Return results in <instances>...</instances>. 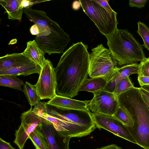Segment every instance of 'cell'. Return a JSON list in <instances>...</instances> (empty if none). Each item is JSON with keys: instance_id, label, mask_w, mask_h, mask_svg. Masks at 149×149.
Returning <instances> with one entry per match:
<instances>
[{"instance_id": "cell-25", "label": "cell", "mask_w": 149, "mask_h": 149, "mask_svg": "<svg viewBox=\"0 0 149 149\" xmlns=\"http://www.w3.org/2000/svg\"><path fill=\"white\" fill-rule=\"evenodd\" d=\"M34 106L33 112L42 120L45 116L48 113L47 105L45 102H42L40 100Z\"/></svg>"}, {"instance_id": "cell-36", "label": "cell", "mask_w": 149, "mask_h": 149, "mask_svg": "<svg viewBox=\"0 0 149 149\" xmlns=\"http://www.w3.org/2000/svg\"><path fill=\"white\" fill-rule=\"evenodd\" d=\"M141 93L143 100L149 108V98L143 94Z\"/></svg>"}, {"instance_id": "cell-30", "label": "cell", "mask_w": 149, "mask_h": 149, "mask_svg": "<svg viewBox=\"0 0 149 149\" xmlns=\"http://www.w3.org/2000/svg\"><path fill=\"white\" fill-rule=\"evenodd\" d=\"M40 1L34 0H21V4L24 8H26L31 7V6L34 4L39 3Z\"/></svg>"}, {"instance_id": "cell-17", "label": "cell", "mask_w": 149, "mask_h": 149, "mask_svg": "<svg viewBox=\"0 0 149 149\" xmlns=\"http://www.w3.org/2000/svg\"><path fill=\"white\" fill-rule=\"evenodd\" d=\"M26 47L23 53L42 67L46 59L45 53L39 47L35 40L28 42Z\"/></svg>"}, {"instance_id": "cell-1", "label": "cell", "mask_w": 149, "mask_h": 149, "mask_svg": "<svg viewBox=\"0 0 149 149\" xmlns=\"http://www.w3.org/2000/svg\"><path fill=\"white\" fill-rule=\"evenodd\" d=\"M87 49V45L78 42L73 44L61 57L54 68L57 95L69 98L78 95L88 75Z\"/></svg>"}, {"instance_id": "cell-5", "label": "cell", "mask_w": 149, "mask_h": 149, "mask_svg": "<svg viewBox=\"0 0 149 149\" xmlns=\"http://www.w3.org/2000/svg\"><path fill=\"white\" fill-rule=\"evenodd\" d=\"M84 13L94 22L100 33L106 37L117 29V13L101 6L96 0H79Z\"/></svg>"}, {"instance_id": "cell-7", "label": "cell", "mask_w": 149, "mask_h": 149, "mask_svg": "<svg viewBox=\"0 0 149 149\" xmlns=\"http://www.w3.org/2000/svg\"><path fill=\"white\" fill-rule=\"evenodd\" d=\"M87 108L93 113L113 116L118 107V95L103 90L93 92Z\"/></svg>"}, {"instance_id": "cell-6", "label": "cell", "mask_w": 149, "mask_h": 149, "mask_svg": "<svg viewBox=\"0 0 149 149\" xmlns=\"http://www.w3.org/2000/svg\"><path fill=\"white\" fill-rule=\"evenodd\" d=\"M117 64L109 49L101 44L89 53L88 75L91 78L104 77L108 82L116 74Z\"/></svg>"}, {"instance_id": "cell-15", "label": "cell", "mask_w": 149, "mask_h": 149, "mask_svg": "<svg viewBox=\"0 0 149 149\" xmlns=\"http://www.w3.org/2000/svg\"><path fill=\"white\" fill-rule=\"evenodd\" d=\"M21 1L20 0H0V3L6 10L5 13H7L9 19L21 20L24 8Z\"/></svg>"}, {"instance_id": "cell-33", "label": "cell", "mask_w": 149, "mask_h": 149, "mask_svg": "<svg viewBox=\"0 0 149 149\" xmlns=\"http://www.w3.org/2000/svg\"><path fill=\"white\" fill-rule=\"evenodd\" d=\"M95 149H122L115 144H111Z\"/></svg>"}, {"instance_id": "cell-27", "label": "cell", "mask_w": 149, "mask_h": 149, "mask_svg": "<svg viewBox=\"0 0 149 149\" xmlns=\"http://www.w3.org/2000/svg\"><path fill=\"white\" fill-rule=\"evenodd\" d=\"M147 0H130L129 4L130 7H135L139 8L145 7Z\"/></svg>"}, {"instance_id": "cell-11", "label": "cell", "mask_w": 149, "mask_h": 149, "mask_svg": "<svg viewBox=\"0 0 149 149\" xmlns=\"http://www.w3.org/2000/svg\"><path fill=\"white\" fill-rule=\"evenodd\" d=\"M42 129L47 144L48 149H70L71 138L63 135L47 120L42 123Z\"/></svg>"}, {"instance_id": "cell-16", "label": "cell", "mask_w": 149, "mask_h": 149, "mask_svg": "<svg viewBox=\"0 0 149 149\" xmlns=\"http://www.w3.org/2000/svg\"><path fill=\"white\" fill-rule=\"evenodd\" d=\"M31 60L22 52L7 54L0 58V70L15 68Z\"/></svg>"}, {"instance_id": "cell-34", "label": "cell", "mask_w": 149, "mask_h": 149, "mask_svg": "<svg viewBox=\"0 0 149 149\" xmlns=\"http://www.w3.org/2000/svg\"><path fill=\"white\" fill-rule=\"evenodd\" d=\"M81 6L80 2L79 1H75L73 2L72 7L73 10H79Z\"/></svg>"}, {"instance_id": "cell-19", "label": "cell", "mask_w": 149, "mask_h": 149, "mask_svg": "<svg viewBox=\"0 0 149 149\" xmlns=\"http://www.w3.org/2000/svg\"><path fill=\"white\" fill-rule=\"evenodd\" d=\"M42 123L39 125L30 134V139L36 149H48L47 144L42 130Z\"/></svg>"}, {"instance_id": "cell-14", "label": "cell", "mask_w": 149, "mask_h": 149, "mask_svg": "<svg viewBox=\"0 0 149 149\" xmlns=\"http://www.w3.org/2000/svg\"><path fill=\"white\" fill-rule=\"evenodd\" d=\"M42 67L31 60L15 67L7 69L0 70V75H11L26 76L33 74H40Z\"/></svg>"}, {"instance_id": "cell-28", "label": "cell", "mask_w": 149, "mask_h": 149, "mask_svg": "<svg viewBox=\"0 0 149 149\" xmlns=\"http://www.w3.org/2000/svg\"><path fill=\"white\" fill-rule=\"evenodd\" d=\"M138 80L140 86H149V77L138 75Z\"/></svg>"}, {"instance_id": "cell-29", "label": "cell", "mask_w": 149, "mask_h": 149, "mask_svg": "<svg viewBox=\"0 0 149 149\" xmlns=\"http://www.w3.org/2000/svg\"><path fill=\"white\" fill-rule=\"evenodd\" d=\"M0 149H16L13 147L10 143L0 138Z\"/></svg>"}, {"instance_id": "cell-26", "label": "cell", "mask_w": 149, "mask_h": 149, "mask_svg": "<svg viewBox=\"0 0 149 149\" xmlns=\"http://www.w3.org/2000/svg\"><path fill=\"white\" fill-rule=\"evenodd\" d=\"M139 76L149 77V57L146 58L139 63Z\"/></svg>"}, {"instance_id": "cell-21", "label": "cell", "mask_w": 149, "mask_h": 149, "mask_svg": "<svg viewBox=\"0 0 149 149\" xmlns=\"http://www.w3.org/2000/svg\"><path fill=\"white\" fill-rule=\"evenodd\" d=\"M23 91L31 106L40 100L35 85L26 81L23 85Z\"/></svg>"}, {"instance_id": "cell-18", "label": "cell", "mask_w": 149, "mask_h": 149, "mask_svg": "<svg viewBox=\"0 0 149 149\" xmlns=\"http://www.w3.org/2000/svg\"><path fill=\"white\" fill-rule=\"evenodd\" d=\"M107 82L106 79L101 77L87 79L82 84L79 91H86L93 93L103 89Z\"/></svg>"}, {"instance_id": "cell-3", "label": "cell", "mask_w": 149, "mask_h": 149, "mask_svg": "<svg viewBox=\"0 0 149 149\" xmlns=\"http://www.w3.org/2000/svg\"><path fill=\"white\" fill-rule=\"evenodd\" d=\"M119 106L126 109L133 119L132 127H127L137 144L149 149V108L139 88L135 87L118 95Z\"/></svg>"}, {"instance_id": "cell-31", "label": "cell", "mask_w": 149, "mask_h": 149, "mask_svg": "<svg viewBox=\"0 0 149 149\" xmlns=\"http://www.w3.org/2000/svg\"><path fill=\"white\" fill-rule=\"evenodd\" d=\"M96 1L99 3L101 6L109 10L112 11L113 10L109 6L108 1L107 0H96Z\"/></svg>"}, {"instance_id": "cell-20", "label": "cell", "mask_w": 149, "mask_h": 149, "mask_svg": "<svg viewBox=\"0 0 149 149\" xmlns=\"http://www.w3.org/2000/svg\"><path fill=\"white\" fill-rule=\"evenodd\" d=\"M24 82L17 76L11 75H0V86L23 91L21 86Z\"/></svg>"}, {"instance_id": "cell-12", "label": "cell", "mask_w": 149, "mask_h": 149, "mask_svg": "<svg viewBox=\"0 0 149 149\" xmlns=\"http://www.w3.org/2000/svg\"><path fill=\"white\" fill-rule=\"evenodd\" d=\"M90 100L80 101L56 95L47 102V105L58 109H68L83 110H88L87 105Z\"/></svg>"}, {"instance_id": "cell-8", "label": "cell", "mask_w": 149, "mask_h": 149, "mask_svg": "<svg viewBox=\"0 0 149 149\" xmlns=\"http://www.w3.org/2000/svg\"><path fill=\"white\" fill-rule=\"evenodd\" d=\"M35 85L40 100H51L56 95L54 68L49 60H46Z\"/></svg>"}, {"instance_id": "cell-23", "label": "cell", "mask_w": 149, "mask_h": 149, "mask_svg": "<svg viewBox=\"0 0 149 149\" xmlns=\"http://www.w3.org/2000/svg\"><path fill=\"white\" fill-rule=\"evenodd\" d=\"M137 33L143 41V46L149 51V28L144 23L138 21Z\"/></svg>"}, {"instance_id": "cell-4", "label": "cell", "mask_w": 149, "mask_h": 149, "mask_svg": "<svg viewBox=\"0 0 149 149\" xmlns=\"http://www.w3.org/2000/svg\"><path fill=\"white\" fill-rule=\"evenodd\" d=\"M106 38L109 49L114 60L119 65L138 63L146 58L143 45L127 29H118Z\"/></svg>"}, {"instance_id": "cell-22", "label": "cell", "mask_w": 149, "mask_h": 149, "mask_svg": "<svg viewBox=\"0 0 149 149\" xmlns=\"http://www.w3.org/2000/svg\"><path fill=\"white\" fill-rule=\"evenodd\" d=\"M127 127H132L134 125V120L130 113L125 109L119 106L113 116Z\"/></svg>"}, {"instance_id": "cell-37", "label": "cell", "mask_w": 149, "mask_h": 149, "mask_svg": "<svg viewBox=\"0 0 149 149\" xmlns=\"http://www.w3.org/2000/svg\"><path fill=\"white\" fill-rule=\"evenodd\" d=\"M142 87L144 89L149 92V86H144Z\"/></svg>"}, {"instance_id": "cell-13", "label": "cell", "mask_w": 149, "mask_h": 149, "mask_svg": "<svg viewBox=\"0 0 149 149\" xmlns=\"http://www.w3.org/2000/svg\"><path fill=\"white\" fill-rule=\"evenodd\" d=\"M139 63L125 65L118 68L116 74L102 90L113 93L117 84L122 79L132 74H138Z\"/></svg>"}, {"instance_id": "cell-32", "label": "cell", "mask_w": 149, "mask_h": 149, "mask_svg": "<svg viewBox=\"0 0 149 149\" xmlns=\"http://www.w3.org/2000/svg\"><path fill=\"white\" fill-rule=\"evenodd\" d=\"M30 31L31 33L33 35L37 36L39 34V29L36 24H34L31 27Z\"/></svg>"}, {"instance_id": "cell-2", "label": "cell", "mask_w": 149, "mask_h": 149, "mask_svg": "<svg viewBox=\"0 0 149 149\" xmlns=\"http://www.w3.org/2000/svg\"><path fill=\"white\" fill-rule=\"evenodd\" d=\"M24 13L28 19L36 24L39 34L35 40L39 47L50 55L63 52L70 41L69 36L58 23L51 19L42 10L24 8Z\"/></svg>"}, {"instance_id": "cell-10", "label": "cell", "mask_w": 149, "mask_h": 149, "mask_svg": "<svg viewBox=\"0 0 149 149\" xmlns=\"http://www.w3.org/2000/svg\"><path fill=\"white\" fill-rule=\"evenodd\" d=\"M96 127L103 129L130 142L137 143L127 127L113 116L92 113Z\"/></svg>"}, {"instance_id": "cell-35", "label": "cell", "mask_w": 149, "mask_h": 149, "mask_svg": "<svg viewBox=\"0 0 149 149\" xmlns=\"http://www.w3.org/2000/svg\"><path fill=\"white\" fill-rule=\"evenodd\" d=\"M140 92L149 98V92L143 89L142 87L139 88Z\"/></svg>"}, {"instance_id": "cell-9", "label": "cell", "mask_w": 149, "mask_h": 149, "mask_svg": "<svg viewBox=\"0 0 149 149\" xmlns=\"http://www.w3.org/2000/svg\"><path fill=\"white\" fill-rule=\"evenodd\" d=\"M32 106L21 115V123L15 130V139L13 142L19 149H23L30 134L39 124L42 123V119L33 111Z\"/></svg>"}, {"instance_id": "cell-24", "label": "cell", "mask_w": 149, "mask_h": 149, "mask_svg": "<svg viewBox=\"0 0 149 149\" xmlns=\"http://www.w3.org/2000/svg\"><path fill=\"white\" fill-rule=\"evenodd\" d=\"M134 87L129 77H127L122 79L117 84L113 93L118 95Z\"/></svg>"}]
</instances>
